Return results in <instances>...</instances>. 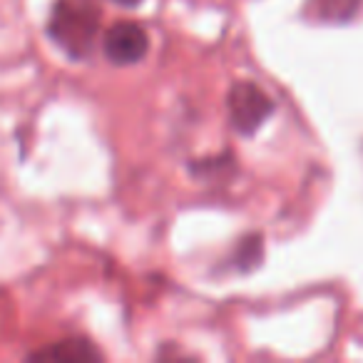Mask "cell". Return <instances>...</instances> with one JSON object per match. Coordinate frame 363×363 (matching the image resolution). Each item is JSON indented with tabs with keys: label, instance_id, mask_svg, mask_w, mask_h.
I'll use <instances>...</instances> for the list:
<instances>
[{
	"label": "cell",
	"instance_id": "obj_1",
	"mask_svg": "<svg viewBox=\"0 0 363 363\" xmlns=\"http://www.w3.org/2000/svg\"><path fill=\"white\" fill-rule=\"evenodd\" d=\"M48 35L65 55L82 60L100 35V11L90 0H55L48 18Z\"/></svg>",
	"mask_w": 363,
	"mask_h": 363
},
{
	"label": "cell",
	"instance_id": "obj_8",
	"mask_svg": "<svg viewBox=\"0 0 363 363\" xmlns=\"http://www.w3.org/2000/svg\"><path fill=\"white\" fill-rule=\"evenodd\" d=\"M110 3H117V6H122V8H135V6H140L142 0H110Z\"/></svg>",
	"mask_w": 363,
	"mask_h": 363
},
{
	"label": "cell",
	"instance_id": "obj_2",
	"mask_svg": "<svg viewBox=\"0 0 363 363\" xmlns=\"http://www.w3.org/2000/svg\"><path fill=\"white\" fill-rule=\"evenodd\" d=\"M274 100L254 82H234L227 95V112L239 135H254L274 115Z\"/></svg>",
	"mask_w": 363,
	"mask_h": 363
},
{
	"label": "cell",
	"instance_id": "obj_5",
	"mask_svg": "<svg viewBox=\"0 0 363 363\" xmlns=\"http://www.w3.org/2000/svg\"><path fill=\"white\" fill-rule=\"evenodd\" d=\"M363 0H313L316 16L326 23H348L361 11Z\"/></svg>",
	"mask_w": 363,
	"mask_h": 363
},
{
	"label": "cell",
	"instance_id": "obj_6",
	"mask_svg": "<svg viewBox=\"0 0 363 363\" xmlns=\"http://www.w3.org/2000/svg\"><path fill=\"white\" fill-rule=\"evenodd\" d=\"M264 257V239L259 234H249L237 244L232 254V267L237 272H252L254 267H259Z\"/></svg>",
	"mask_w": 363,
	"mask_h": 363
},
{
	"label": "cell",
	"instance_id": "obj_4",
	"mask_svg": "<svg viewBox=\"0 0 363 363\" xmlns=\"http://www.w3.org/2000/svg\"><path fill=\"white\" fill-rule=\"evenodd\" d=\"M30 358L60 361V363H85V361H100L102 353L87 338H65V341H55L50 346L40 348V351L30 353Z\"/></svg>",
	"mask_w": 363,
	"mask_h": 363
},
{
	"label": "cell",
	"instance_id": "obj_3",
	"mask_svg": "<svg viewBox=\"0 0 363 363\" xmlns=\"http://www.w3.org/2000/svg\"><path fill=\"white\" fill-rule=\"evenodd\" d=\"M102 50H105L107 60L115 65H135V62L145 60L147 50H150V33L135 21H120L105 30Z\"/></svg>",
	"mask_w": 363,
	"mask_h": 363
},
{
	"label": "cell",
	"instance_id": "obj_7",
	"mask_svg": "<svg viewBox=\"0 0 363 363\" xmlns=\"http://www.w3.org/2000/svg\"><path fill=\"white\" fill-rule=\"evenodd\" d=\"M224 167H234V157L229 155H217V157H209V160H199L192 162V172L199 177H207L209 172H224Z\"/></svg>",
	"mask_w": 363,
	"mask_h": 363
}]
</instances>
